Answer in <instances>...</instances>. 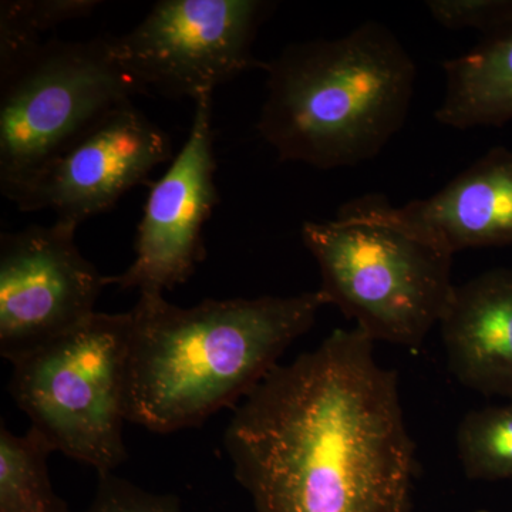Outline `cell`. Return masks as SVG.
<instances>
[{
    "instance_id": "6da1fadb",
    "label": "cell",
    "mask_w": 512,
    "mask_h": 512,
    "mask_svg": "<svg viewBox=\"0 0 512 512\" xmlns=\"http://www.w3.org/2000/svg\"><path fill=\"white\" fill-rule=\"evenodd\" d=\"M222 443L255 512H412L419 463L399 376L359 329L276 366Z\"/></svg>"
},
{
    "instance_id": "7a4b0ae2",
    "label": "cell",
    "mask_w": 512,
    "mask_h": 512,
    "mask_svg": "<svg viewBox=\"0 0 512 512\" xmlns=\"http://www.w3.org/2000/svg\"><path fill=\"white\" fill-rule=\"evenodd\" d=\"M325 305L320 291L207 299L191 308L140 293L130 311L127 420L168 434L235 409Z\"/></svg>"
},
{
    "instance_id": "3957f363",
    "label": "cell",
    "mask_w": 512,
    "mask_h": 512,
    "mask_svg": "<svg viewBox=\"0 0 512 512\" xmlns=\"http://www.w3.org/2000/svg\"><path fill=\"white\" fill-rule=\"evenodd\" d=\"M265 72L259 136L279 160L319 170L379 156L406 123L417 79L412 56L375 20L338 39L293 43Z\"/></svg>"
},
{
    "instance_id": "277c9868",
    "label": "cell",
    "mask_w": 512,
    "mask_h": 512,
    "mask_svg": "<svg viewBox=\"0 0 512 512\" xmlns=\"http://www.w3.org/2000/svg\"><path fill=\"white\" fill-rule=\"evenodd\" d=\"M320 289L373 342L419 349L453 298V256L412 227L383 195L343 204L333 220L305 222Z\"/></svg>"
},
{
    "instance_id": "5b68a950",
    "label": "cell",
    "mask_w": 512,
    "mask_h": 512,
    "mask_svg": "<svg viewBox=\"0 0 512 512\" xmlns=\"http://www.w3.org/2000/svg\"><path fill=\"white\" fill-rule=\"evenodd\" d=\"M131 315L94 313L12 363L9 393L56 451L110 474L126 463Z\"/></svg>"
},
{
    "instance_id": "8992f818",
    "label": "cell",
    "mask_w": 512,
    "mask_h": 512,
    "mask_svg": "<svg viewBox=\"0 0 512 512\" xmlns=\"http://www.w3.org/2000/svg\"><path fill=\"white\" fill-rule=\"evenodd\" d=\"M143 92L111 55L109 36L47 40L0 79V188L28 180Z\"/></svg>"
},
{
    "instance_id": "52a82bcc",
    "label": "cell",
    "mask_w": 512,
    "mask_h": 512,
    "mask_svg": "<svg viewBox=\"0 0 512 512\" xmlns=\"http://www.w3.org/2000/svg\"><path fill=\"white\" fill-rule=\"evenodd\" d=\"M271 3L161 0L136 28L109 36L111 55L146 94L197 100L266 62L252 55Z\"/></svg>"
},
{
    "instance_id": "ba28073f",
    "label": "cell",
    "mask_w": 512,
    "mask_h": 512,
    "mask_svg": "<svg viewBox=\"0 0 512 512\" xmlns=\"http://www.w3.org/2000/svg\"><path fill=\"white\" fill-rule=\"evenodd\" d=\"M55 221L0 237V355L13 363L93 316L109 278Z\"/></svg>"
},
{
    "instance_id": "9c48e42d",
    "label": "cell",
    "mask_w": 512,
    "mask_h": 512,
    "mask_svg": "<svg viewBox=\"0 0 512 512\" xmlns=\"http://www.w3.org/2000/svg\"><path fill=\"white\" fill-rule=\"evenodd\" d=\"M173 158L170 137L133 103L109 114L42 170L2 191L23 212L50 210L79 227Z\"/></svg>"
},
{
    "instance_id": "30bf717a",
    "label": "cell",
    "mask_w": 512,
    "mask_h": 512,
    "mask_svg": "<svg viewBox=\"0 0 512 512\" xmlns=\"http://www.w3.org/2000/svg\"><path fill=\"white\" fill-rule=\"evenodd\" d=\"M212 94L195 100L190 136L156 181L137 228L136 258L109 285L143 292L185 284L204 261V227L217 207Z\"/></svg>"
},
{
    "instance_id": "8fae6325",
    "label": "cell",
    "mask_w": 512,
    "mask_h": 512,
    "mask_svg": "<svg viewBox=\"0 0 512 512\" xmlns=\"http://www.w3.org/2000/svg\"><path fill=\"white\" fill-rule=\"evenodd\" d=\"M440 329L448 370L460 384L512 400V268L456 285Z\"/></svg>"
},
{
    "instance_id": "7c38bea8",
    "label": "cell",
    "mask_w": 512,
    "mask_h": 512,
    "mask_svg": "<svg viewBox=\"0 0 512 512\" xmlns=\"http://www.w3.org/2000/svg\"><path fill=\"white\" fill-rule=\"evenodd\" d=\"M397 208L451 255L512 244V150L493 148L436 194Z\"/></svg>"
},
{
    "instance_id": "4fadbf2b",
    "label": "cell",
    "mask_w": 512,
    "mask_h": 512,
    "mask_svg": "<svg viewBox=\"0 0 512 512\" xmlns=\"http://www.w3.org/2000/svg\"><path fill=\"white\" fill-rule=\"evenodd\" d=\"M443 70L446 94L434 114L440 124L468 130L512 121V25L447 60Z\"/></svg>"
},
{
    "instance_id": "5bb4252c",
    "label": "cell",
    "mask_w": 512,
    "mask_h": 512,
    "mask_svg": "<svg viewBox=\"0 0 512 512\" xmlns=\"http://www.w3.org/2000/svg\"><path fill=\"white\" fill-rule=\"evenodd\" d=\"M56 448L45 434L30 426L16 436L0 429V512H70L53 490L47 460Z\"/></svg>"
},
{
    "instance_id": "9a60e30c",
    "label": "cell",
    "mask_w": 512,
    "mask_h": 512,
    "mask_svg": "<svg viewBox=\"0 0 512 512\" xmlns=\"http://www.w3.org/2000/svg\"><path fill=\"white\" fill-rule=\"evenodd\" d=\"M96 0H6L0 3V79L18 70L43 45V35L99 8Z\"/></svg>"
},
{
    "instance_id": "2e32d148",
    "label": "cell",
    "mask_w": 512,
    "mask_h": 512,
    "mask_svg": "<svg viewBox=\"0 0 512 512\" xmlns=\"http://www.w3.org/2000/svg\"><path fill=\"white\" fill-rule=\"evenodd\" d=\"M457 456L470 480L512 478V400L463 417L457 430Z\"/></svg>"
},
{
    "instance_id": "e0dca14e",
    "label": "cell",
    "mask_w": 512,
    "mask_h": 512,
    "mask_svg": "<svg viewBox=\"0 0 512 512\" xmlns=\"http://www.w3.org/2000/svg\"><path fill=\"white\" fill-rule=\"evenodd\" d=\"M430 15L443 28L493 35L512 25V0H429Z\"/></svg>"
},
{
    "instance_id": "ac0fdd59",
    "label": "cell",
    "mask_w": 512,
    "mask_h": 512,
    "mask_svg": "<svg viewBox=\"0 0 512 512\" xmlns=\"http://www.w3.org/2000/svg\"><path fill=\"white\" fill-rule=\"evenodd\" d=\"M84 512H183L177 495L154 494L138 485L101 474L92 504Z\"/></svg>"
},
{
    "instance_id": "d6986e66",
    "label": "cell",
    "mask_w": 512,
    "mask_h": 512,
    "mask_svg": "<svg viewBox=\"0 0 512 512\" xmlns=\"http://www.w3.org/2000/svg\"><path fill=\"white\" fill-rule=\"evenodd\" d=\"M478 512H488V511H478Z\"/></svg>"
}]
</instances>
